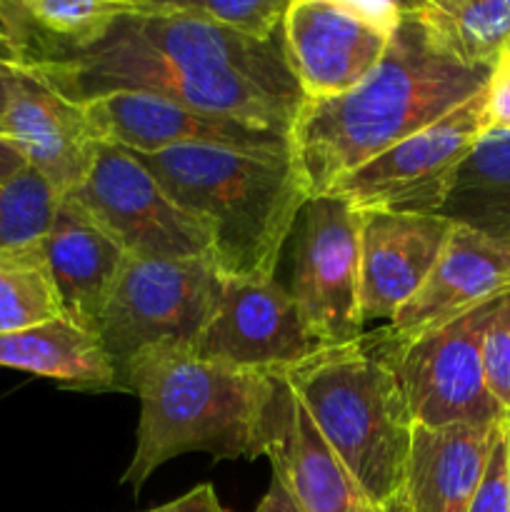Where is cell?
I'll use <instances>...</instances> for the list:
<instances>
[{"instance_id": "e575fe53", "label": "cell", "mask_w": 510, "mask_h": 512, "mask_svg": "<svg viewBox=\"0 0 510 512\" xmlns=\"http://www.w3.org/2000/svg\"><path fill=\"white\" fill-rule=\"evenodd\" d=\"M375 512H413V510H410V505H408V500H405V495L400 493L398 498L393 500V503L383 505V508H375Z\"/></svg>"}, {"instance_id": "4dcf8cb0", "label": "cell", "mask_w": 510, "mask_h": 512, "mask_svg": "<svg viewBox=\"0 0 510 512\" xmlns=\"http://www.w3.org/2000/svg\"><path fill=\"white\" fill-rule=\"evenodd\" d=\"M148 512H230L223 503L218 500V493H215L213 485H198V488L188 490L180 498L170 500V503L160 505V508H153Z\"/></svg>"}, {"instance_id": "30bf717a", "label": "cell", "mask_w": 510, "mask_h": 512, "mask_svg": "<svg viewBox=\"0 0 510 512\" xmlns=\"http://www.w3.org/2000/svg\"><path fill=\"white\" fill-rule=\"evenodd\" d=\"M400 3L290 0L283 43L305 100H330L358 88L388 50Z\"/></svg>"}, {"instance_id": "9a60e30c", "label": "cell", "mask_w": 510, "mask_h": 512, "mask_svg": "<svg viewBox=\"0 0 510 512\" xmlns=\"http://www.w3.org/2000/svg\"><path fill=\"white\" fill-rule=\"evenodd\" d=\"M0 138L18 148L28 168L43 175L58 198L88 178L100 148L83 105L23 68H18L13 100L0 118Z\"/></svg>"}, {"instance_id": "d6986e66", "label": "cell", "mask_w": 510, "mask_h": 512, "mask_svg": "<svg viewBox=\"0 0 510 512\" xmlns=\"http://www.w3.org/2000/svg\"><path fill=\"white\" fill-rule=\"evenodd\" d=\"M265 458L303 512H375L283 375Z\"/></svg>"}, {"instance_id": "2e32d148", "label": "cell", "mask_w": 510, "mask_h": 512, "mask_svg": "<svg viewBox=\"0 0 510 512\" xmlns=\"http://www.w3.org/2000/svg\"><path fill=\"white\" fill-rule=\"evenodd\" d=\"M455 225L440 215L360 213V315L393 320L428 280Z\"/></svg>"}, {"instance_id": "74e56055", "label": "cell", "mask_w": 510, "mask_h": 512, "mask_svg": "<svg viewBox=\"0 0 510 512\" xmlns=\"http://www.w3.org/2000/svg\"><path fill=\"white\" fill-rule=\"evenodd\" d=\"M505 55H508V58H510V50H508V53H505Z\"/></svg>"}, {"instance_id": "5bb4252c", "label": "cell", "mask_w": 510, "mask_h": 512, "mask_svg": "<svg viewBox=\"0 0 510 512\" xmlns=\"http://www.w3.org/2000/svg\"><path fill=\"white\" fill-rule=\"evenodd\" d=\"M133 10L113 25V33L193 68L238 73L290 100L305 103V95L290 70L285 53L283 30L270 40H255L233 33L220 25L200 23L175 13H155L140 8L135 0Z\"/></svg>"}, {"instance_id": "277c9868", "label": "cell", "mask_w": 510, "mask_h": 512, "mask_svg": "<svg viewBox=\"0 0 510 512\" xmlns=\"http://www.w3.org/2000/svg\"><path fill=\"white\" fill-rule=\"evenodd\" d=\"M315 428L373 508L405 488L415 418L393 365L370 335L323 348L283 370Z\"/></svg>"}, {"instance_id": "f1b7e54d", "label": "cell", "mask_w": 510, "mask_h": 512, "mask_svg": "<svg viewBox=\"0 0 510 512\" xmlns=\"http://www.w3.org/2000/svg\"><path fill=\"white\" fill-rule=\"evenodd\" d=\"M468 512H510L508 495V438H505V420L498 425L493 448H490L485 473L480 478L475 498Z\"/></svg>"}, {"instance_id": "cb8c5ba5", "label": "cell", "mask_w": 510, "mask_h": 512, "mask_svg": "<svg viewBox=\"0 0 510 512\" xmlns=\"http://www.w3.org/2000/svg\"><path fill=\"white\" fill-rule=\"evenodd\" d=\"M438 43L468 68L493 70L510 50V0L410 3Z\"/></svg>"}, {"instance_id": "d590c367", "label": "cell", "mask_w": 510, "mask_h": 512, "mask_svg": "<svg viewBox=\"0 0 510 512\" xmlns=\"http://www.w3.org/2000/svg\"><path fill=\"white\" fill-rule=\"evenodd\" d=\"M0 60H3V63H13L15 65V55H13V50H10V45L5 43V40H0Z\"/></svg>"}, {"instance_id": "6da1fadb", "label": "cell", "mask_w": 510, "mask_h": 512, "mask_svg": "<svg viewBox=\"0 0 510 512\" xmlns=\"http://www.w3.org/2000/svg\"><path fill=\"white\" fill-rule=\"evenodd\" d=\"M490 70L468 68L438 43L410 3L383 60L350 93L305 100L290 130L293 160L310 198L338 178L478 95Z\"/></svg>"}, {"instance_id": "83f0119b", "label": "cell", "mask_w": 510, "mask_h": 512, "mask_svg": "<svg viewBox=\"0 0 510 512\" xmlns=\"http://www.w3.org/2000/svg\"><path fill=\"white\" fill-rule=\"evenodd\" d=\"M485 385L498 408L510 415V288L498 295L483 333Z\"/></svg>"}, {"instance_id": "44dd1931", "label": "cell", "mask_w": 510, "mask_h": 512, "mask_svg": "<svg viewBox=\"0 0 510 512\" xmlns=\"http://www.w3.org/2000/svg\"><path fill=\"white\" fill-rule=\"evenodd\" d=\"M500 425V423H498ZM498 425H415L403 495L413 512H468Z\"/></svg>"}, {"instance_id": "ac0fdd59", "label": "cell", "mask_w": 510, "mask_h": 512, "mask_svg": "<svg viewBox=\"0 0 510 512\" xmlns=\"http://www.w3.org/2000/svg\"><path fill=\"white\" fill-rule=\"evenodd\" d=\"M43 250L63 315L95 333L130 258L73 198H60Z\"/></svg>"}, {"instance_id": "d6a6232c", "label": "cell", "mask_w": 510, "mask_h": 512, "mask_svg": "<svg viewBox=\"0 0 510 512\" xmlns=\"http://www.w3.org/2000/svg\"><path fill=\"white\" fill-rule=\"evenodd\" d=\"M28 168V163H25L23 155L18 153V148L15 145H10L8 140L0 138V183L8 178H13V175H18L20 170Z\"/></svg>"}, {"instance_id": "3957f363", "label": "cell", "mask_w": 510, "mask_h": 512, "mask_svg": "<svg viewBox=\"0 0 510 512\" xmlns=\"http://www.w3.org/2000/svg\"><path fill=\"white\" fill-rule=\"evenodd\" d=\"M138 160L208 230L223 278H275L285 240L310 200L293 155L173 148Z\"/></svg>"}, {"instance_id": "f546056e", "label": "cell", "mask_w": 510, "mask_h": 512, "mask_svg": "<svg viewBox=\"0 0 510 512\" xmlns=\"http://www.w3.org/2000/svg\"><path fill=\"white\" fill-rule=\"evenodd\" d=\"M485 133H510V58L498 60L485 83Z\"/></svg>"}, {"instance_id": "5b68a950", "label": "cell", "mask_w": 510, "mask_h": 512, "mask_svg": "<svg viewBox=\"0 0 510 512\" xmlns=\"http://www.w3.org/2000/svg\"><path fill=\"white\" fill-rule=\"evenodd\" d=\"M73 103H88L110 93H148L260 128L293 130L303 103L290 100L238 73L173 63L110 30L100 45L63 65L23 68Z\"/></svg>"}, {"instance_id": "7402d4cb", "label": "cell", "mask_w": 510, "mask_h": 512, "mask_svg": "<svg viewBox=\"0 0 510 512\" xmlns=\"http://www.w3.org/2000/svg\"><path fill=\"white\" fill-rule=\"evenodd\" d=\"M0 368L40 375L60 388L83 393H115L118 373L93 330L63 318L0 335Z\"/></svg>"}, {"instance_id": "e0dca14e", "label": "cell", "mask_w": 510, "mask_h": 512, "mask_svg": "<svg viewBox=\"0 0 510 512\" xmlns=\"http://www.w3.org/2000/svg\"><path fill=\"white\" fill-rule=\"evenodd\" d=\"M510 288V243L455 225L418 293L388 323L393 335H415L445 323Z\"/></svg>"}, {"instance_id": "603a6c76", "label": "cell", "mask_w": 510, "mask_h": 512, "mask_svg": "<svg viewBox=\"0 0 510 512\" xmlns=\"http://www.w3.org/2000/svg\"><path fill=\"white\" fill-rule=\"evenodd\" d=\"M435 215L510 243V133H483Z\"/></svg>"}, {"instance_id": "8d00e7d4", "label": "cell", "mask_w": 510, "mask_h": 512, "mask_svg": "<svg viewBox=\"0 0 510 512\" xmlns=\"http://www.w3.org/2000/svg\"><path fill=\"white\" fill-rule=\"evenodd\" d=\"M505 438H508V495H510V415L505 418Z\"/></svg>"}, {"instance_id": "484cf974", "label": "cell", "mask_w": 510, "mask_h": 512, "mask_svg": "<svg viewBox=\"0 0 510 512\" xmlns=\"http://www.w3.org/2000/svg\"><path fill=\"white\" fill-rule=\"evenodd\" d=\"M60 198L33 168L0 183V250L40 243L53 225Z\"/></svg>"}, {"instance_id": "836d02e7", "label": "cell", "mask_w": 510, "mask_h": 512, "mask_svg": "<svg viewBox=\"0 0 510 512\" xmlns=\"http://www.w3.org/2000/svg\"><path fill=\"white\" fill-rule=\"evenodd\" d=\"M15 83H18V65L0 60V118H3L10 100H13Z\"/></svg>"}, {"instance_id": "ffe728a7", "label": "cell", "mask_w": 510, "mask_h": 512, "mask_svg": "<svg viewBox=\"0 0 510 512\" xmlns=\"http://www.w3.org/2000/svg\"><path fill=\"white\" fill-rule=\"evenodd\" d=\"M130 0H0V23L18 68L80 58L105 40Z\"/></svg>"}, {"instance_id": "52a82bcc", "label": "cell", "mask_w": 510, "mask_h": 512, "mask_svg": "<svg viewBox=\"0 0 510 512\" xmlns=\"http://www.w3.org/2000/svg\"><path fill=\"white\" fill-rule=\"evenodd\" d=\"M495 300L415 335H393L388 328L370 335L393 365L415 425L435 430L498 425L508 418L488 393L483 370V333Z\"/></svg>"}, {"instance_id": "4316f807", "label": "cell", "mask_w": 510, "mask_h": 512, "mask_svg": "<svg viewBox=\"0 0 510 512\" xmlns=\"http://www.w3.org/2000/svg\"><path fill=\"white\" fill-rule=\"evenodd\" d=\"M155 13H175L200 23L220 25L255 40H270L283 30L290 0H135Z\"/></svg>"}, {"instance_id": "4fadbf2b", "label": "cell", "mask_w": 510, "mask_h": 512, "mask_svg": "<svg viewBox=\"0 0 510 512\" xmlns=\"http://www.w3.org/2000/svg\"><path fill=\"white\" fill-rule=\"evenodd\" d=\"M100 143L138 155L173 148H228L253 155H293L288 133L260 128L148 93H110L80 103Z\"/></svg>"}, {"instance_id": "1f68e13d", "label": "cell", "mask_w": 510, "mask_h": 512, "mask_svg": "<svg viewBox=\"0 0 510 512\" xmlns=\"http://www.w3.org/2000/svg\"><path fill=\"white\" fill-rule=\"evenodd\" d=\"M253 512H303V510H300V505L295 503L290 490L280 483V478H275L273 475L268 493L263 495V500H260L258 508Z\"/></svg>"}, {"instance_id": "ba28073f", "label": "cell", "mask_w": 510, "mask_h": 512, "mask_svg": "<svg viewBox=\"0 0 510 512\" xmlns=\"http://www.w3.org/2000/svg\"><path fill=\"white\" fill-rule=\"evenodd\" d=\"M483 108L485 88L445 118L345 173L323 195L345 200L358 213L435 215L460 163L483 138Z\"/></svg>"}, {"instance_id": "7a4b0ae2", "label": "cell", "mask_w": 510, "mask_h": 512, "mask_svg": "<svg viewBox=\"0 0 510 512\" xmlns=\"http://www.w3.org/2000/svg\"><path fill=\"white\" fill-rule=\"evenodd\" d=\"M123 393L140 403L135 450L120 483L140 493L168 460L208 453L213 460L268 455L280 375L230 368L185 348H150L128 365Z\"/></svg>"}, {"instance_id": "9c48e42d", "label": "cell", "mask_w": 510, "mask_h": 512, "mask_svg": "<svg viewBox=\"0 0 510 512\" xmlns=\"http://www.w3.org/2000/svg\"><path fill=\"white\" fill-rule=\"evenodd\" d=\"M65 198H73L130 260L213 258L208 230L120 145L100 143L88 178Z\"/></svg>"}, {"instance_id": "d4e9b609", "label": "cell", "mask_w": 510, "mask_h": 512, "mask_svg": "<svg viewBox=\"0 0 510 512\" xmlns=\"http://www.w3.org/2000/svg\"><path fill=\"white\" fill-rule=\"evenodd\" d=\"M63 318L43 240L0 250V335Z\"/></svg>"}, {"instance_id": "7c38bea8", "label": "cell", "mask_w": 510, "mask_h": 512, "mask_svg": "<svg viewBox=\"0 0 510 512\" xmlns=\"http://www.w3.org/2000/svg\"><path fill=\"white\" fill-rule=\"evenodd\" d=\"M325 345L275 278H223L218 308L195 355L240 370L278 375Z\"/></svg>"}, {"instance_id": "8992f818", "label": "cell", "mask_w": 510, "mask_h": 512, "mask_svg": "<svg viewBox=\"0 0 510 512\" xmlns=\"http://www.w3.org/2000/svg\"><path fill=\"white\" fill-rule=\"evenodd\" d=\"M223 273L210 258L128 260L105 303L95 335L120 388L128 365L150 348H198L215 308Z\"/></svg>"}, {"instance_id": "8fae6325", "label": "cell", "mask_w": 510, "mask_h": 512, "mask_svg": "<svg viewBox=\"0 0 510 512\" xmlns=\"http://www.w3.org/2000/svg\"><path fill=\"white\" fill-rule=\"evenodd\" d=\"M290 295L325 348L363 338L360 213L345 200L315 195L303 208Z\"/></svg>"}]
</instances>
